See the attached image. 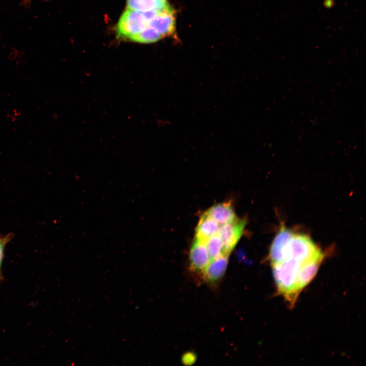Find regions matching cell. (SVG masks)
Returning a JSON list of instances; mask_svg holds the SVG:
<instances>
[{
	"instance_id": "cell-1",
	"label": "cell",
	"mask_w": 366,
	"mask_h": 366,
	"mask_svg": "<svg viewBox=\"0 0 366 366\" xmlns=\"http://www.w3.org/2000/svg\"><path fill=\"white\" fill-rule=\"evenodd\" d=\"M302 262L293 259L271 264L273 276L278 292L284 297L289 306L292 307L299 294L296 290V280Z\"/></svg>"
},
{
	"instance_id": "cell-2",
	"label": "cell",
	"mask_w": 366,
	"mask_h": 366,
	"mask_svg": "<svg viewBox=\"0 0 366 366\" xmlns=\"http://www.w3.org/2000/svg\"><path fill=\"white\" fill-rule=\"evenodd\" d=\"M323 254L309 236L293 233L282 248L274 264L288 259L305 262Z\"/></svg>"
},
{
	"instance_id": "cell-3",
	"label": "cell",
	"mask_w": 366,
	"mask_h": 366,
	"mask_svg": "<svg viewBox=\"0 0 366 366\" xmlns=\"http://www.w3.org/2000/svg\"><path fill=\"white\" fill-rule=\"evenodd\" d=\"M166 9L141 12L127 9L123 13L116 27L118 39L129 40L148 27V22L150 19Z\"/></svg>"
},
{
	"instance_id": "cell-4",
	"label": "cell",
	"mask_w": 366,
	"mask_h": 366,
	"mask_svg": "<svg viewBox=\"0 0 366 366\" xmlns=\"http://www.w3.org/2000/svg\"><path fill=\"white\" fill-rule=\"evenodd\" d=\"M246 225L245 219L237 218L230 223L220 226L218 234L222 241L224 254L229 255L235 248L242 234Z\"/></svg>"
},
{
	"instance_id": "cell-5",
	"label": "cell",
	"mask_w": 366,
	"mask_h": 366,
	"mask_svg": "<svg viewBox=\"0 0 366 366\" xmlns=\"http://www.w3.org/2000/svg\"><path fill=\"white\" fill-rule=\"evenodd\" d=\"M324 257L323 254L302 263L296 280V290L299 294L315 276Z\"/></svg>"
},
{
	"instance_id": "cell-6",
	"label": "cell",
	"mask_w": 366,
	"mask_h": 366,
	"mask_svg": "<svg viewBox=\"0 0 366 366\" xmlns=\"http://www.w3.org/2000/svg\"><path fill=\"white\" fill-rule=\"evenodd\" d=\"M190 265L192 270L202 271L211 260L205 242L195 239L189 255Z\"/></svg>"
},
{
	"instance_id": "cell-7",
	"label": "cell",
	"mask_w": 366,
	"mask_h": 366,
	"mask_svg": "<svg viewBox=\"0 0 366 366\" xmlns=\"http://www.w3.org/2000/svg\"><path fill=\"white\" fill-rule=\"evenodd\" d=\"M204 213L220 226L230 223L237 218L230 202L215 204Z\"/></svg>"
},
{
	"instance_id": "cell-8",
	"label": "cell",
	"mask_w": 366,
	"mask_h": 366,
	"mask_svg": "<svg viewBox=\"0 0 366 366\" xmlns=\"http://www.w3.org/2000/svg\"><path fill=\"white\" fill-rule=\"evenodd\" d=\"M228 256L224 254L210 261L202 271L203 277L206 281L215 282L223 276L227 267Z\"/></svg>"
},
{
	"instance_id": "cell-9",
	"label": "cell",
	"mask_w": 366,
	"mask_h": 366,
	"mask_svg": "<svg viewBox=\"0 0 366 366\" xmlns=\"http://www.w3.org/2000/svg\"><path fill=\"white\" fill-rule=\"evenodd\" d=\"M219 227L218 224L204 213L195 230V239L205 243L210 237L218 233Z\"/></svg>"
},
{
	"instance_id": "cell-10",
	"label": "cell",
	"mask_w": 366,
	"mask_h": 366,
	"mask_svg": "<svg viewBox=\"0 0 366 366\" xmlns=\"http://www.w3.org/2000/svg\"><path fill=\"white\" fill-rule=\"evenodd\" d=\"M171 7L167 0H127V8L141 12L162 10Z\"/></svg>"
},
{
	"instance_id": "cell-11",
	"label": "cell",
	"mask_w": 366,
	"mask_h": 366,
	"mask_svg": "<svg viewBox=\"0 0 366 366\" xmlns=\"http://www.w3.org/2000/svg\"><path fill=\"white\" fill-rule=\"evenodd\" d=\"M163 37L156 30L147 27L143 31L132 37L129 40L142 43H150L158 41Z\"/></svg>"
},
{
	"instance_id": "cell-12",
	"label": "cell",
	"mask_w": 366,
	"mask_h": 366,
	"mask_svg": "<svg viewBox=\"0 0 366 366\" xmlns=\"http://www.w3.org/2000/svg\"><path fill=\"white\" fill-rule=\"evenodd\" d=\"M205 245L211 260L224 254L223 242L218 233L210 237Z\"/></svg>"
},
{
	"instance_id": "cell-13",
	"label": "cell",
	"mask_w": 366,
	"mask_h": 366,
	"mask_svg": "<svg viewBox=\"0 0 366 366\" xmlns=\"http://www.w3.org/2000/svg\"><path fill=\"white\" fill-rule=\"evenodd\" d=\"M12 233L0 235V281L2 279V265L4 258L5 250L7 245L13 238Z\"/></svg>"
},
{
	"instance_id": "cell-14",
	"label": "cell",
	"mask_w": 366,
	"mask_h": 366,
	"mask_svg": "<svg viewBox=\"0 0 366 366\" xmlns=\"http://www.w3.org/2000/svg\"><path fill=\"white\" fill-rule=\"evenodd\" d=\"M195 355L192 353H188L185 354L182 357V361L186 364H192L195 361Z\"/></svg>"
},
{
	"instance_id": "cell-15",
	"label": "cell",
	"mask_w": 366,
	"mask_h": 366,
	"mask_svg": "<svg viewBox=\"0 0 366 366\" xmlns=\"http://www.w3.org/2000/svg\"><path fill=\"white\" fill-rule=\"evenodd\" d=\"M31 1L32 0H23L22 4L24 6H28V5L30 4Z\"/></svg>"
}]
</instances>
